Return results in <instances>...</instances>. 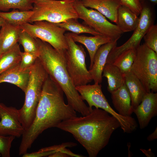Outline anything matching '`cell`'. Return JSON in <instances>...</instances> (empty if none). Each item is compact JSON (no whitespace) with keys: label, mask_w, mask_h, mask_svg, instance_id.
<instances>
[{"label":"cell","mask_w":157,"mask_h":157,"mask_svg":"<svg viewBox=\"0 0 157 157\" xmlns=\"http://www.w3.org/2000/svg\"><path fill=\"white\" fill-rule=\"evenodd\" d=\"M64 93L59 85L49 75L42 87L34 120L22 136L19 155L26 153L44 131L56 127L63 121L77 116L72 107L65 103Z\"/></svg>","instance_id":"cell-1"},{"label":"cell","mask_w":157,"mask_h":157,"mask_svg":"<svg viewBox=\"0 0 157 157\" xmlns=\"http://www.w3.org/2000/svg\"><path fill=\"white\" fill-rule=\"evenodd\" d=\"M120 126L113 116L95 108L87 115L64 120L56 127L71 133L85 149L89 157H96L108 144L113 132Z\"/></svg>","instance_id":"cell-2"},{"label":"cell","mask_w":157,"mask_h":157,"mask_svg":"<svg viewBox=\"0 0 157 157\" xmlns=\"http://www.w3.org/2000/svg\"><path fill=\"white\" fill-rule=\"evenodd\" d=\"M39 58L49 75L63 90L68 104L83 116L90 113L89 107L84 103L73 83L67 69L66 51H59L48 43L36 38Z\"/></svg>","instance_id":"cell-3"},{"label":"cell","mask_w":157,"mask_h":157,"mask_svg":"<svg viewBox=\"0 0 157 157\" xmlns=\"http://www.w3.org/2000/svg\"><path fill=\"white\" fill-rule=\"evenodd\" d=\"M48 76L38 57L30 68L29 79L24 92V103L18 110L19 119L25 130L29 128L34 120L42 87Z\"/></svg>","instance_id":"cell-4"},{"label":"cell","mask_w":157,"mask_h":157,"mask_svg":"<svg viewBox=\"0 0 157 157\" xmlns=\"http://www.w3.org/2000/svg\"><path fill=\"white\" fill-rule=\"evenodd\" d=\"M75 0H36L29 23L45 21L54 23L78 19L74 3Z\"/></svg>","instance_id":"cell-5"},{"label":"cell","mask_w":157,"mask_h":157,"mask_svg":"<svg viewBox=\"0 0 157 157\" xmlns=\"http://www.w3.org/2000/svg\"><path fill=\"white\" fill-rule=\"evenodd\" d=\"M75 88L83 100L88 103L90 111L92 107L94 106L107 112L117 120L120 128L124 133H131L136 130L138 124L134 118L131 116H122L111 107L102 92L101 84L95 83L92 85L77 86Z\"/></svg>","instance_id":"cell-6"},{"label":"cell","mask_w":157,"mask_h":157,"mask_svg":"<svg viewBox=\"0 0 157 157\" xmlns=\"http://www.w3.org/2000/svg\"><path fill=\"white\" fill-rule=\"evenodd\" d=\"M131 72L147 92L157 91V53L144 43L136 49Z\"/></svg>","instance_id":"cell-7"},{"label":"cell","mask_w":157,"mask_h":157,"mask_svg":"<svg viewBox=\"0 0 157 157\" xmlns=\"http://www.w3.org/2000/svg\"><path fill=\"white\" fill-rule=\"evenodd\" d=\"M65 35L68 45L65 52L66 67L72 82L75 87L87 84L93 79L87 68L85 50L76 43L69 33Z\"/></svg>","instance_id":"cell-8"},{"label":"cell","mask_w":157,"mask_h":157,"mask_svg":"<svg viewBox=\"0 0 157 157\" xmlns=\"http://www.w3.org/2000/svg\"><path fill=\"white\" fill-rule=\"evenodd\" d=\"M20 27L34 38L48 43L57 50L66 51L68 48L65 35L66 31L55 23L40 21L33 24L24 23Z\"/></svg>","instance_id":"cell-9"},{"label":"cell","mask_w":157,"mask_h":157,"mask_svg":"<svg viewBox=\"0 0 157 157\" xmlns=\"http://www.w3.org/2000/svg\"><path fill=\"white\" fill-rule=\"evenodd\" d=\"M74 7L78 18L101 35L113 40H118L123 33L116 24L110 22L99 12L85 7L81 0H75Z\"/></svg>","instance_id":"cell-10"},{"label":"cell","mask_w":157,"mask_h":157,"mask_svg":"<svg viewBox=\"0 0 157 157\" xmlns=\"http://www.w3.org/2000/svg\"><path fill=\"white\" fill-rule=\"evenodd\" d=\"M140 15L138 25L131 37L121 46H116L111 49L108 55L106 63H113L117 58L124 51L131 49H136L140 45L142 39L153 24L152 13L148 7L142 4Z\"/></svg>","instance_id":"cell-11"},{"label":"cell","mask_w":157,"mask_h":157,"mask_svg":"<svg viewBox=\"0 0 157 157\" xmlns=\"http://www.w3.org/2000/svg\"><path fill=\"white\" fill-rule=\"evenodd\" d=\"M24 131L19 119L18 109L0 103V135L19 138Z\"/></svg>","instance_id":"cell-12"},{"label":"cell","mask_w":157,"mask_h":157,"mask_svg":"<svg viewBox=\"0 0 157 157\" xmlns=\"http://www.w3.org/2000/svg\"><path fill=\"white\" fill-rule=\"evenodd\" d=\"M133 113L136 116L140 128L146 127L152 118L157 115V93L147 92Z\"/></svg>","instance_id":"cell-13"},{"label":"cell","mask_w":157,"mask_h":157,"mask_svg":"<svg viewBox=\"0 0 157 157\" xmlns=\"http://www.w3.org/2000/svg\"><path fill=\"white\" fill-rule=\"evenodd\" d=\"M117 41L113 40L102 45L96 52L92 66L89 70L94 83L100 84L102 82L103 71L108 55L111 49L117 46Z\"/></svg>","instance_id":"cell-14"},{"label":"cell","mask_w":157,"mask_h":157,"mask_svg":"<svg viewBox=\"0 0 157 157\" xmlns=\"http://www.w3.org/2000/svg\"><path fill=\"white\" fill-rule=\"evenodd\" d=\"M86 8L94 9L116 23L118 10L122 5L119 0H81Z\"/></svg>","instance_id":"cell-15"},{"label":"cell","mask_w":157,"mask_h":157,"mask_svg":"<svg viewBox=\"0 0 157 157\" xmlns=\"http://www.w3.org/2000/svg\"><path fill=\"white\" fill-rule=\"evenodd\" d=\"M110 93L112 103L117 113L123 116H131L133 113L131 98L125 83Z\"/></svg>","instance_id":"cell-16"},{"label":"cell","mask_w":157,"mask_h":157,"mask_svg":"<svg viewBox=\"0 0 157 157\" xmlns=\"http://www.w3.org/2000/svg\"><path fill=\"white\" fill-rule=\"evenodd\" d=\"M69 34L75 42L81 43L86 47L90 59L89 69L92 66L94 55L99 48L102 45L113 40L101 35L88 36L84 35H79L73 33Z\"/></svg>","instance_id":"cell-17"},{"label":"cell","mask_w":157,"mask_h":157,"mask_svg":"<svg viewBox=\"0 0 157 157\" xmlns=\"http://www.w3.org/2000/svg\"><path fill=\"white\" fill-rule=\"evenodd\" d=\"M30 75V69L25 70L21 69L19 63L0 74V83L6 82L13 84L25 92L29 81Z\"/></svg>","instance_id":"cell-18"},{"label":"cell","mask_w":157,"mask_h":157,"mask_svg":"<svg viewBox=\"0 0 157 157\" xmlns=\"http://www.w3.org/2000/svg\"><path fill=\"white\" fill-rule=\"evenodd\" d=\"M0 30V58L18 42L20 26L13 25L5 20Z\"/></svg>","instance_id":"cell-19"},{"label":"cell","mask_w":157,"mask_h":157,"mask_svg":"<svg viewBox=\"0 0 157 157\" xmlns=\"http://www.w3.org/2000/svg\"><path fill=\"white\" fill-rule=\"evenodd\" d=\"M124 83L129 92L133 110L139 105L147 93L139 79L131 72L123 74Z\"/></svg>","instance_id":"cell-20"},{"label":"cell","mask_w":157,"mask_h":157,"mask_svg":"<svg viewBox=\"0 0 157 157\" xmlns=\"http://www.w3.org/2000/svg\"><path fill=\"white\" fill-rule=\"evenodd\" d=\"M138 16L127 7L121 5L118 10L116 25L123 33L133 31L138 23Z\"/></svg>","instance_id":"cell-21"},{"label":"cell","mask_w":157,"mask_h":157,"mask_svg":"<svg viewBox=\"0 0 157 157\" xmlns=\"http://www.w3.org/2000/svg\"><path fill=\"white\" fill-rule=\"evenodd\" d=\"M102 76L107 79V90L110 93L117 89L124 83L123 74L118 67L112 63L105 64Z\"/></svg>","instance_id":"cell-22"},{"label":"cell","mask_w":157,"mask_h":157,"mask_svg":"<svg viewBox=\"0 0 157 157\" xmlns=\"http://www.w3.org/2000/svg\"><path fill=\"white\" fill-rule=\"evenodd\" d=\"M21 52L19 45L17 43L1 56L0 58V74L20 63Z\"/></svg>","instance_id":"cell-23"},{"label":"cell","mask_w":157,"mask_h":157,"mask_svg":"<svg viewBox=\"0 0 157 157\" xmlns=\"http://www.w3.org/2000/svg\"><path fill=\"white\" fill-rule=\"evenodd\" d=\"M33 14L32 10L21 11L13 9L10 12L0 11V17L7 22L13 25L20 26L22 24L29 22L30 18Z\"/></svg>","instance_id":"cell-24"},{"label":"cell","mask_w":157,"mask_h":157,"mask_svg":"<svg viewBox=\"0 0 157 157\" xmlns=\"http://www.w3.org/2000/svg\"><path fill=\"white\" fill-rule=\"evenodd\" d=\"M136 49H131L121 53L112 63L118 67L123 74L131 71L136 54Z\"/></svg>","instance_id":"cell-25"},{"label":"cell","mask_w":157,"mask_h":157,"mask_svg":"<svg viewBox=\"0 0 157 157\" xmlns=\"http://www.w3.org/2000/svg\"><path fill=\"white\" fill-rule=\"evenodd\" d=\"M56 24L66 31H69L77 34L85 33L91 34L94 36L101 35L87 25L80 23L77 19H71L65 22Z\"/></svg>","instance_id":"cell-26"},{"label":"cell","mask_w":157,"mask_h":157,"mask_svg":"<svg viewBox=\"0 0 157 157\" xmlns=\"http://www.w3.org/2000/svg\"><path fill=\"white\" fill-rule=\"evenodd\" d=\"M36 0H0V10L7 11L10 9L21 11L32 10Z\"/></svg>","instance_id":"cell-27"},{"label":"cell","mask_w":157,"mask_h":157,"mask_svg":"<svg viewBox=\"0 0 157 157\" xmlns=\"http://www.w3.org/2000/svg\"><path fill=\"white\" fill-rule=\"evenodd\" d=\"M18 42L23 46L24 52L39 54L35 39L21 28L19 33Z\"/></svg>","instance_id":"cell-28"},{"label":"cell","mask_w":157,"mask_h":157,"mask_svg":"<svg viewBox=\"0 0 157 157\" xmlns=\"http://www.w3.org/2000/svg\"><path fill=\"white\" fill-rule=\"evenodd\" d=\"M144 43L157 53V26L152 24L149 28L143 38Z\"/></svg>","instance_id":"cell-29"},{"label":"cell","mask_w":157,"mask_h":157,"mask_svg":"<svg viewBox=\"0 0 157 157\" xmlns=\"http://www.w3.org/2000/svg\"><path fill=\"white\" fill-rule=\"evenodd\" d=\"M39 54L24 51L21 52L19 67L22 70L30 69L38 58Z\"/></svg>","instance_id":"cell-30"},{"label":"cell","mask_w":157,"mask_h":157,"mask_svg":"<svg viewBox=\"0 0 157 157\" xmlns=\"http://www.w3.org/2000/svg\"><path fill=\"white\" fill-rule=\"evenodd\" d=\"M61 147L60 144L44 147L38 151L28 153L27 152L22 155L23 157H49L58 151Z\"/></svg>","instance_id":"cell-31"},{"label":"cell","mask_w":157,"mask_h":157,"mask_svg":"<svg viewBox=\"0 0 157 157\" xmlns=\"http://www.w3.org/2000/svg\"><path fill=\"white\" fill-rule=\"evenodd\" d=\"M15 138L13 136L0 135V154L2 157L10 156L11 144Z\"/></svg>","instance_id":"cell-32"},{"label":"cell","mask_w":157,"mask_h":157,"mask_svg":"<svg viewBox=\"0 0 157 157\" xmlns=\"http://www.w3.org/2000/svg\"><path fill=\"white\" fill-rule=\"evenodd\" d=\"M122 5L129 8L137 15H140L142 8L140 0H119Z\"/></svg>","instance_id":"cell-33"},{"label":"cell","mask_w":157,"mask_h":157,"mask_svg":"<svg viewBox=\"0 0 157 157\" xmlns=\"http://www.w3.org/2000/svg\"><path fill=\"white\" fill-rule=\"evenodd\" d=\"M157 138V128L156 127L155 130L152 133L149 135L147 137V139L149 141H152Z\"/></svg>","instance_id":"cell-34"},{"label":"cell","mask_w":157,"mask_h":157,"mask_svg":"<svg viewBox=\"0 0 157 157\" xmlns=\"http://www.w3.org/2000/svg\"><path fill=\"white\" fill-rule=\"evenodd\" d=\"M140 150L147 157H152L153 156L154 154L152 153L151 149H149L148 150L141 149Z\"/></svg>","instance_id":"cell-35"},{"label":"cell","mask_w":157,"mask_h":157,"mask_svg":"<svg viewBox=\"0 0 157 157\" xmlns=\"http://www.w3.org/2000/svg\"><path fill=\"white\" fill-rule=\"evenodd\" d=\"M5 20L2 17H0V27H1Z\"/></svg>","instance_id":"cell-36"},{"label":"cell","mask_w":157,"mask_h":157,"mask_svg":"<svg viewBox=\"0 0 157 157\" xmlns=\"http://www.w3.org/2000/svg\"><path fill=\"white\" fill-rule=\"evenodd\" d=\"M144 0H140V1L142 3V1H144ZM152 2L156 4L157 3V0H149Z\"/></svg>","instance_id":"cell-37"}]
</instances>
